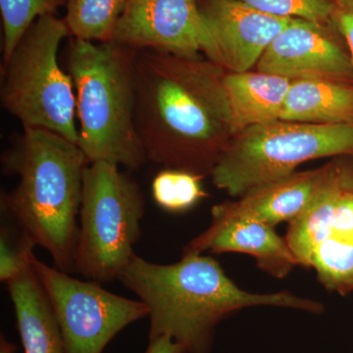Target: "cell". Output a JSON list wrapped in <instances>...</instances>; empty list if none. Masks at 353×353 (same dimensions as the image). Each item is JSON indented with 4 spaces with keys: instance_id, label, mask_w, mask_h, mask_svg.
Masks as SVG:
<instances>
[{
    "instance_id": "obj_2",
    "label": "cell",
    "mask_w": 353,
    "mask_h": 353,
    "mask_svg": "<svg viewBox=\"0 0 353 353\" xmlns=\"http://www.w3.org/2000/svg\"><path fill=\"white\" fill-rule=\"evenodd\" d=\"M119 280L150 311L148 340L168 336L185 353H211L216 329L243 309L270 306L319 315L324 304L289 290L256 294L243 290L219 262L201 253H183L173 264L134 254Z\"/></svg>"
},
{
    "instance_id": "obj_7",
    "label": "cell",
    "mask_w": 353,
    "mask_h": 353,
    "mask_svg": "<svg viewBox=\"0 0 353 353\" xmlns=\"http://www.w3.org/2000/svg\"><path fill=\"white\" fill-rule=\"evenodd\" d=\"M353 152V125H312L279 120L234 134L211 174L213 185L240 197L285 178L301 165Z\"/></svg>"
},
{
    "instance_id": "obj_27",
    "label": "cell",
    "mask_w": 353,
    "mask_h": 353,
    "mask_svg": "<svg viewBox=\"0 0 353 353\" xmlns=\"http://www.w3.org/2000/svg\"><path fill=\"white\" fill-rule=\"evenodd\" d=\"M16 352H17V347H16L15 343L7 340L6 336L1 334V336H0V353Z\"/></svg>"
},
{
    "instance_id": "obj_18",
    "label": "cell",
    "mask_w": 353,
    "mask_h": 353,
    "mask_svg": "<svg viewBox=\"0 0 353 353\" xmlns=\"http://www.w3.org/2000/svg\"><path fill=\"white\" fill-rule=\"evenodd\" d=\"M128 3L129 0H67L64 21L74 39L108 43Z\"/></svg>"
},
{
    "instance_id": "obj_17",
    "label": "cell",
    "mask_w": 353,
    "mask_h": 353,
    "mask_svg": "<svg viewBox=\"0 0 353 353\" xmlns=\"http://www.w3.org/2000/svg\"><path fill=\"white\" fill-rule=\"evenodd\" d=\"M280 120L312 125H353V82L292 81Z\"/></svg>"
},
{
    "instance_id": "obj_8",
    "label": "cell",
    "mask_w": 353,
    "mask_h": 353,
    "mask_svg": "<svg viewBox=\"0 0 353 353\" xmlns=\"http://www.w3.org/2000/svg\"><path fill=\"white\" fill-rule=\"evenodd\" d=\"M57 319L65 353H102L129 325L148 317L141 301L126 299L32 259Z\"/></svg>"
},
{
    "instance_id": "obj_13",
    "label": "cell",
    "mask_w": 353,
    "mask_h": 353,
    "mask_svg": "<svg viewBox=\"0 0 353 353\" xmlns=\"http://www.w3.org/2000/svg\"><path fill=\"white\" fill-rule=\"evenodd\" d=\"M245 253L257 267L277 279L290 275L299 262L275 227L250 219H212L205 231L183 248V253Z\"/></svg>"
},
{
    "instance_id": "obj_26",
    "label": "cell",
    "mask_w": 353,
    "mask_h": 353,
    "mask_svg": "<svg viewBox=\"0 0 353 353\" xmlns=\"http://www.w3.org/2000/svg\"><path fill=\"white\" fill-rule=\"evenodd\" d=\"M145 353H185V352L179 343L168 336H160L150 341Z\"/></svg>"
},
{
    "instance_id": "obj_21",
    "label": "cell",
    "mask_w": 353,
    "mask_h": 353,
    "mask_svg": "<svg viewBox=\"0 0 353 353\" xmlns=\"http://www.w3.org/2000/svg\"><path fill=\"white\" fill-rule=\"evenodd\" d=\"M67 0H0L3 43L2 63L6 62L16 46L39 18L54 15Z\"/></svg>"
},
{
    "instance_id": "obj_4",
    "label": "cell",
    "mask_w": 353,
    "mask_h": 353,
    "mask_svg": "<svg viewBox=\"0 0 353 353\" xmlns=\"http://www.w3.org/2000/svg\"><path fill=\"white\" fill-rule=\"evenodd\" d=\"M137 50L113 41L70 43L68 71L73 79L79 146L88 164L110 162L138 170L146 161L136 120Z\"/></svg>"
},
{
    "instance_id": "obj_20",
    "label": "cell",
    "mask_w": 353,
    "mask_h": 353,
    "mask_svg": "<svg viewBox=\"0 0 353 353\" xmlns=\"http://www.w3.org/2000/svg\"><path fill=\"white\" fill-rule=\"evenodd\" d=\"M203 179L192 172L163 168L153 179V199L168 212H185L209 196L202 185Z\"/></svg>"
},
{
    "instance_id": "obj_10",
    "label": "cell",
    "mask_w": 353,
    "mask_h": 353,
    "mask_svg": "<svg viewBox=\"0 0 353 353\" xmlns=\"http://www.w3.org/2000/svg\"><path fill=\"white\" fill-rule=\"evenodd\" d=\"M334 26L294 19L272 41L255 69L290 81L353 82L350 51Z\"/></svg>"
},
{
    "instance_id": "obj_25",
    "label": "cell",
    "mask_w": 353,
    "mask_h": 353,
    "mask_svg": "<svg viewBox=\"0 0 353 353\" xmlns=\"http://www.w3.org/2000/svg\"><path fill=\"white\" fill-rule=\"evenodd\" d=\"M339 183L343 189L353 194V152L332 159Z\"/></svg>"
},
{
    "instance_id": "obj_9",
    "label": "cell",
    "mask_w": 353,
    "mask_h": 353,
    "mask_svg": "<svg viewBox=\"0 0 353 353\" xmlns=\"http://www.w3.org/2000/svg\"><path fill=\"white\" fill-rule=\"evenodd\" d=\"M111 41L183 57L205 55L209 48L199 0H129Z\"/></svg>"
},
{
    "instance_id": "obj_16",
    "label": "cell",
    "mask_w": 353,
    "mask_h": 353,
    "mask_svg": "<svg viewBox=\"0 0 353 353\" xmlns=\"http://www.w3.org/2000/svg\"><path fill=\"white\" fill-rule=\"evenodd\" d=\"M6 285L24 353H65L54 313L32 263Z\"/></svg>"
},
{
    "instance_id": "obj_19",
    "label": "cell",
    "mask_w": 353,
    "mask_h": 353,
    "mask_svg": "<svg viewBox=\"0 0 353 353\" xmlns=\"http://www.w3.org/2000/svg\"><path fill=\"white\" fill-rule=\"evenodd\" d=\"M308 268L328 292L341 296L353 292V234L323 241L311 253Z\"/></svg>"
},
{
    "instance_id": "obj_12",
    "label": "cell",
    "mask_w": 353,
    "mask_h": 353,
    "mask_svg": "<svg viewBox=\"0 0 353 353\" xmlns=\"http://www.w3.org/2000/svg\"><path fill=\"white\" fill-rule=\"evenodd\" d=\"M332 162L312 170L264 183L248 190L236 201H225L211 209L212 219H250L276 227L292 222L321 189L331 173Z\"/></svg>"
},
{
    "instance_id": "obj_23",
    "label": "cell",
    "mask_w": 353,
    "mask_h": 353,
    "mask_svg": "<svg viewBox=\"0 0 353 353\" xmlns=\"http://www.w3.org/2000/svg\"><path fill=\"white\" fill-rule=\"evenodd\" d=\"M262 12L334 26L339 6L334 0H241Z\"/></svg>"
},
{
    "instance_id": "obj_28",
    "label": "cell",
    "mask_w": 353,
    "mask_h": 353,
    "mask_svg": "<svg viewBox=\"0 0 353 353\" xmlns=\"http://www.w3.org/2000/svg\"><path fill=\"white\" fill-rule=\"evenodd\" d=\"M334 1L340 8L353 12V0H334Z\"/></svg>"
},
{
    "instance_id": "obj_5",
    "label": "cell",
    "mask_w": 353,
    "mask_h": 353,
    "mask_svg": "<svg viewBox=\"0 0 353 353\" xmlns=\"http://www.w3.org/2000/svg\"><path fill=\"white\" fill-rule=\"evenodd\" d=\"M68 36L64 20L39 18L2 63L0 101L23 129L46 130L79 143L73 79L58 62L60 46Z\"/></svg>"
},
{
    "instance_id": "obj_6",
    "label": "cell",
    "mask_w": 353,
    "mask_h": 353,
    "mask_svg": "<svg viewBox=\"0 0 353 353\" xmlns=\"http://www.w3.org/2000/svg\"><path fill=\"white\" fill-rule=\"evenodd\" d=\"M119 167L97 161L83 171L74 272L97 283L119 277L141 234L145 196Z\"/></svg>"
},
{
    "instance_id": "obj_14",
    "label": "cell",
    "mask_w": 353,
    "mask_h": 353,
    "mask_svg": "<svg viewBox=\"0 0 353 353\" xmlns=\"http://www.w3.org/2000/svg\"><path fill=\"white\" fill-rule=\"evenodd\" d=\"M331 162L326 182L303 212L289 223L285 234L299 266L308 268L311 253L323 241L353 234V194L341 187Z\"/></svg>"
},
{
    "instance_id": "obj_15",
    "label": "cell",
    "mask_w": 353,
    "mask_h": 353,
    "mask_svg": "<svg viewBox=\"0 0 353 353\" xmlns=\"http://www.w3.org/2000/svg\"><path fill=\"white\" fill-rule=\"evenodd\" d=\"M292 81L260 71L231 73L225 77L234 136L253 126L280 120Z\"/></svg>"
},
{
    "instance_id": "obj_24",
    "label": "cell",
    "mask_w": 353,
    "mask_h": 353,
    "mask_svg": "<svg viewBox=\"0 0 353 353\" xmlns=\"http://www.w3.org/2000/svg\"><path fill=\"white\" fill-rule=\"evenodd\" d=\"M334 26L347 44L353 64V12L339 7L334 15Z\"/></svg>"
},
{
    "instance_id": "obj_3",
    "label": "cell",
    "mask_w": 353,
    "mask_h": 353,
    "mask_svg": "<svg viewBox=\"0 0 353 353\" xmlns=\"http://www.w3.org/2000/svg\"><path fill=\"white\" fill-rule=\"evenodd\" d=\"M88 164L78 143L30 128L1 157L2 172L19 179L12 192L1 194V214L22 228L50 253L55 267L68 274L74 272Z\"/></svg>"
},
{
    "instance_id": "obj_22",
    "label": "cell",
    "mask_w": 353,
    "mask_h": 353,
    "mask_svg": "<svg viewBox=\"0 0 353 353\" xmlns=\"http://www.w3.org/2000/svg\"><path fill=\"white\" fill-rule=\"evenodd\" d=\"M2 216L10 221H6L0 229V280L7 284L31 266L37 245L12 219Z\"/></svg>"
},
{
    "instance_id": "obj_1",
    "label": "cell",
    "mask_w": 353,
    "mask_h": 353,
    "mask_svg": "<svg viewBox=\"0 0 353 353\" xmlns=\"http://www.w3.org/2000/svg\"><path fill=\"white\" fill-rule=\"evenodd\" d=\"M226 74L208 58L137 51L134 120L148 161L211 176L234 137Z\"/></svg>"
},
{
    "instance_id": "obj_11",
    "label": "cell",
    "mask_w": 353,
    "mask_h": 353,
    "mask_svg": "<svg viewBox=\"0 0 353 353\" xmlns=\"http://www.w3.org/2000/svg\"><path fill=\"white\" fill-rule=\"evenodd\" d=\"M209 37L205 57L231 73L252 71L272 41L292 22L241 0H199Z\"/></svg>"
}]
</instances>
